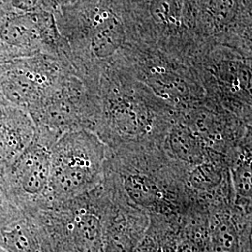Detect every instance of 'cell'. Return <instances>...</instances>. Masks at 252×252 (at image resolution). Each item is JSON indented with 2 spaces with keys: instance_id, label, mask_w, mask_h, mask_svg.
<instances>
[{
  "instance_id": "1",
  "label": "cell",
  "mask_w": 252,
  "mask_h": 252,
  "mask_svg": "<svg viewBox=\"0 0 252 252\" xmlns=\"http://www.w3.org/2000/svg\"><path fill=\"white\" fill-rule=\"evenodd\" d=\"M109 150L89 130L61 135L51 149L49 205L78 197L103 181Z\"/></svg>"
},
{
  "instance_id": "2",
  "label": "cell",
  "mask_w": 252,
  "mask_h": 252,
  "mask_svg": "<svg viewBox=\"0 0 252 252\" xmlns=\"http://www.w3.org/2000/svg\"><path fill=\"white\" fill-rule=\"evenodd\" d=\"M70 71L53 54H36L6 61L0 73V94L9 105L28 111Z\"/></svg>"
},
{
  "instance_id": "3",
  "label": "cell",
  "mask_w": 252,
  "mask_h": 252,
  "mask_svg": "<svg viewBox=\"0 0 252 252\" xmlns=\"http://www.w3.org/2000/svg\"><path fill=\"white\" fill-rule=\"evenodd\" d=\"M63 49L54 11L25 12L0 4V59L29 57L36 54L59 56Z\"/></svg>"
},
{
  "instance_id": "4",
  "label": "cell",
  "mask_w": 252,
  "mask_h": 252,
  "mask_svg": "<svg viewBox=\"0 0 252 252\" xmlns=\"http://www.w3.org/2000/svg\"><path fill=\"white\" fill-rule=\"evenodd\" d=\"M51 149L34 138L2 171L10 196L21 209L49 205Z\"/></svg>"
},
{
  "instance_id": "5",
  "label": "cell",
  "mask_w": 252,
  "mask_h": 252,
  "mask_svg": "<svg viewBox=\"0 0 252 252\" xmlns=\"http://www.w3.org/2000/svg\"><path fill=\"white\" fill-rule=\"evenodd\" d=\"M109 197L104 214L102 252H134L150 224V216L131 204L106 172Z\"/></svg>"
},
{
  "instance_id": "6",
  "label": "cell",
  "mask_w": 252,
  "mask_h": 252,
  "mask_svg": "<svg viewBox=\"0 0 252 252\" xmlns=\"http://www.w3.org/2000/svg\"><path fill=\"white\" fill-rule=\"evenodd\" d=\"M36 135V126L30 114L8 105L0 119V171L13 162Z\"/></svg>"
},
{
  "instance_id": "7",
  "label": "cell",
  "mask_w": 252,
  "mask_h": 252,
  "mask_svg": "<svg viewBox=\"0 0 252 252\" xmlns=\"http://www.w3.org/2000/svg\"><path fill=\"white\" fill-rule=\"evenodd\" d=\"M162 149L172 161L187 171L214 156H220L210 152L198 135L178 119H174L165 135Z\"/></svg>"
},
{
  "instance_id": "8",
  "label": "cell",
  "mask_w": 252,
  "mask_h": 252,
  "mask_svg": "<svg viewBox=\"0 0 252 252\" xmlns=\"http://www.w3.org/2000/svg\"><path fill=\"white\" fill-rule=\"evenodd\" d=\"M125 39L122 23L109 13H101L94 20L90 29L89 49L98 59H105L115 54Z\"/></svg>"
},
{
  "instance_id": "9",
  "label": "cell",
  "mask_w": 252,
  "mask_h": 252,
  "mask_svg": "<svg viewBox=\"0 0 252 252\" xmlns=\"http://www.w3.org/2000/svg\"><path fill=\"white\" fill-rule=\"evenodd\" d=\"M151 13L153 19L164 26L178 24L180 6L178 0H152Z\"/></svg>"
},
{
  "instance_id": "10",
  "label": "cell",
  "mask_w": 252,
  "mask_h": 252,
  "mask_svg": "<svg viewBox=\"0 0 252 252\" xmlns=\"http://www.w3.org/2000/svg\"><path fill=\"white\" fill-rule=\"evenodd\" d=\"M21 208L10 196L6 181L0 171V227L18 215Z\"/></svg>"
},
{
  "instance_id": "11",
  "label": "cell",
  "mask_w": 252,
  "mask_h": 252,
  "mask_svg": "<svg viewBox=\"0 0 252 252\" xmlns=\"http://www.w3.org/2000/svg\"><path fill=\"white\" fill-rule=\"evenodd\" d=\"M211 13L220 23H225L234 16L236 9L235 0H211Z\"/></svg>"
},
{
  "instance_id": "12",
  "label": "cell",
  "mask_w": 252,
  "mask_h": 252,
  "mask_svg": "<svg viewBox=\"0 0 252 252\" xmlns=\"http://www.w3.org/2000/svg\"><path fill=\"white\" fill-rule=\"evenodd\" d=\"M9 105V103L4 99V97L1 95L0 94V119L3 116L4 114V111H5V108Z\"/></svg>"
},
{
  "instance_id": "13",
  "label": "cell",
  "mask_w": 252,
  "mask_h": 252,
  "mask_svg": "<svg viewBox=\"0 0 252 252\" xmlns=\"http://www.w3.org/2000/svg\"><path fill=\"white\" fill-rule=\"evenodd\" d=\"M6 61H3V60H1L0 59V73L2 71V69H3V66H4V63H5Z\"/></svg>"
},
{
  "instance_id": "14",
  "label": "cell",
  "mask_w": 252,
  "mask_h": 252,
  "mask_svg": "<svg viewBox=\"0 0 252 252\" xmlns=\"http://www.w3.org/2000/svg\"><path fill=\"white\" fill-rule=\"evenodd\" d=\"M0 252H6V251H5V250H4V249H2V248H1V247H0Z\"/></svg>"
}]
</instances>
